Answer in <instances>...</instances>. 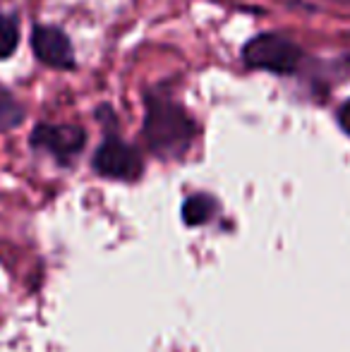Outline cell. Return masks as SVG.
Instances as JSON below:
<instances>
[{
	"mask_svg": "<svg viewBox=\"0 0 350 352\" xmlns=\"http://www.w3.org/2000/svg\"><path fill=\"white\" fill-rule=\"evenodd\" d=\"M144 140L159 158H182L197 137L190 113L164 91H149L144 98Z\"/></svg>",
	"mask_w": 350,
	"mask_h": 352,
	"instance_id": "cell-1",
	"label": "cell"
},
{
	"mask_svg": "<svg viewBox=\"0 0 350 352\" xmlns=\"http://www.w3.org/2000/svg\"><path fill=\"white\" fill-rule=\"evenodd\" d=\"M243 58L250 67H257V70L290 74L303 60V51L283 34H257L245 43Z\"/></svg>",
	"mask_w": 350,
	"mask_h": 352,
	"instance_id": "cell-2",
	"label": "cell"
},
{
	"mask_svg": "<svg viewBox=\"0 0 350 352\" xmlns=\"http://www.w3.org/2000/svg\"><path fill=\"white\" fill-rule=\"evenodd\" d=\"M94 170L113 180H137L144 170V161L135 146L111 135L94 153Z\"/></svg>",
	"mask_w": 350,
	"mask_h": 352,
	"instance_id": "cell-3",
	"label": "cell"
},
{
	"mask_svg": "<svg viewBox=\"0 0 350 352\" xmlns=\"http://www.w3.org/2000/svg\"><path fill=\"white\" fill-rule=\"evenodd\" d=\"M29 142L39 151H48L61 163H67L85 148L87 132L77 125H48V122H41V125H36L32 130Z\"/></svg>",
	"mask_w": 350,
	"mask_h": 352,
	"instance_id": "cell-4",
	"label": "cell"
},
{
	"mask_svg": "<svg viewBox=\"0 0 350 352\" xmlns=\"http://www.w3.org/2000/svg\"><path fill=\"white\" fill-rule=\"evenodd\" d=\"M32 51L36 60L56 70H72L75 67V48L63 29L51 24H36L32 29Z\"/></svg>",
	"mask_w": 350,
	"mask_h": 352,
	"instance_id": "cell-5",
	"label": "cell"
},
{
	"mask_svg": "<svg viewBox=\"0 0 350 352\" xmlns=\"http://www.w3.org/2000/svg\"><path fill=\"white\" fill-rule=\"evenodd\" d=\"M24 120V106L14 98L8 87L0 84V132H10Z\"/></svg>",
	"mask_w": 350,
	"mask_h": 352,
	"instance_id": "cell-6",
	"label": "cell"
},
{
	"mask_svg": "<svg viewBox=\"0 0 350 352\" xmlns=\"http://www.w3.org/2000/svg\"><path fill=\"white\" fill-rule=\"evenodd\" d=\"M19 46V17L0 14V60H8Z\"/></svg>",
	"mask_w": 350,
	"mask_h": 352,
	"instance_id": "cell-7",
	"label": "cell"
},
{
	"mask_svg": "<svg viewBox=\"0 0 350 352\" xmlns=\"http://www.w3.org/2000/svg\"><path fill=\"white\" fill-rule=\"evenodd\" d=\"M214 209H216V201L206 195H199V197H190L182 206V216L190 226H201L206 223L211 216H214Z\"/></svg>",
	"mask_w": 350,
	"mask_h": 352,
	"instance_id": "cell-8",
	"label": "cell"
},
{
	"mask_svg": "<svg viewBox=\"0 0 350 352\" xmlns=\"http://www.w3.org/2000/svg\"><path fill=\"white\" fill-rule=\"evenodd\" d=\"M338 120H341L343 130L350 132V98L341 106V111H338Z\"/></svg>",
	"mask_w": 350,
	"mask_h": 352,
	"instance_id": "cell-9",
	"label": "cell"
},
{
	"mask_svg": "<svg viewBox=\"0 0 350 352\" xmlns=\"http://www.w3.org/2000/svg\"><path fill=\"white\" fill-rule=\"evenodd\" d=\"M338 3H350V0H338Z\"/></svg>",
	"mask_w": 350,
	"mask_h": 352,
	"instance_id": "cell-10",
	"label": "cell"
}]
</instances>
